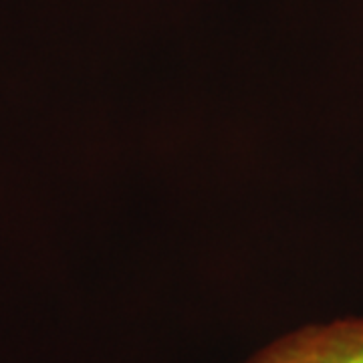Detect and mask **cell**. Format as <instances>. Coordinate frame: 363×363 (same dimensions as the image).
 Instances as JSON below:
<instances>
[{"instance_id":"obj_1","label":"cell","mask_w":363,"mask_h":363,"mask_svg":"<svg viewBox=\"0 0 363 363\" xmlns=\"http://www.w3.org/2000/svg\"><path fill=\"white\" fill-rule=\"evenodd\" d=\"M247 363H363V317L301 327L274 339Z\"/></svg>"}]
</instances>
